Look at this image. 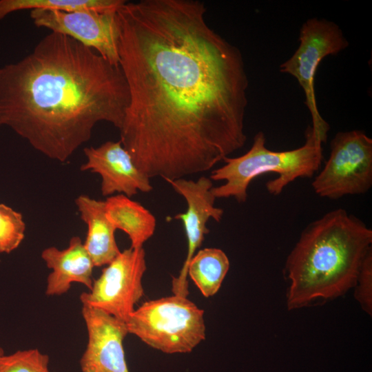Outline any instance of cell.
Wrapping results in <instances>:
<instances>
[{
  "instance_id": "obj_1",
  "label": "cell",
  "mask_w": 372,
  "mask_h": 372,
  "mask_svg": "<svg viewBox=\"0 0 372 372\" xmlns=\"http://www.w3.org/2000/svg\"><path fill=\"white\" fill-rule=\"evenodd\" d=\"M206 12L198 0L124 1L116 10L129 91L120 141L149 178L208 171L245 144L242 54Z\"/></svg>"
},
{
  "instance_id": "obj_2",
  "label": "cell",
  "mask_w": 372,
  "mask_h": 372,
  "mask_svg": "<svg viewBox=\"0 0 372 372\" xmlns=\"http://www.w3.org/2000/svg\"><path fill=\"white\" fill-rule=\"evenodd\" d=\"M129 91L118 65L51 32L20 60L0 68V126L61 163L102 121L121 127Z\"/></svg>"
},
{
  "instance_id": "obj_3",
  "label": "cell",
  "mask_w": 372,
  "mask_h": 372,
  "mask_svg": "<svg viewBox=\"0 0 372 372\" xmlns=\"http://www.w3.org/2000/svg\"><path fill=\"white\" fill-rule=\"evenodd\" d=\"M371 243L372 230L342 208L308 225L286 261L288 309L335 298L355 287Z\"/></svg>"
},
{
  "instance_id": "obj_4",
  "label": "cell",
  "mask_w": 372,
  "mask_h": 372,
  "mask_svg": "<svg viewBox=\"0 0 372 372\" xmlns=\"http://www.w3.org/2000/svg\"><path fill=\"white\" fill-rule=\"evenodd\" d=\"M306 141L301 147L287 151H272L266 146V137L258 132L250 149L242 156L223 159L225 165L211 172V180L225 183L211 188L216 198L232 197L245 203L251 182L267 173L278 176L266 183L267 192L278 196L285 187L298 178H311L319 169L322 161V143L313 134L311 126L305 133Z\"/></svg>"
},
{
  "instance_id": "obj_5",
  "label": "cell",
  "mask_w": 372,
  "mask_h": 372,
  "mask_svg": "<svg viewBox=\"0 0 372 372\" xmlns=\"http://www.w3.org/2000/svg\"><path fill=\"white\" fill-rule=\"evenodd\" d=\"M125 323L128 333L169 354L191 352L206 335L204 311L176 294L145 302Z\"/></svg>"
},
{
  "instance_id": "obj_6",
  "label": "cell",
  "mask_w": 372,
  "mask_h": 372,
  "mask_svg": "<svg viewBox=\"0 0 372 372\" xmlns=\"http://www.w3.org/2000/svg\"><path fill=\"white\" fill-rule=\"evenodd\" d=\"M299 41L293 54L280 65V71L295 77L302 88L305 104L311 116L313 134L324 143L330 127L318 109L315 76L322 60L346 49L349 42L336 23L316 17L307 19L302 25Z\"/></svg>"
},
{
  "instance_id": "obj_7",
  "label": "cell",
  "mask_w": 372,
  "mask_h": 372,
  "mask_svg": "<svg viewBox=\"0 0 372 372\" xmlns=\"http://www.w3.org/2000/svg\"><path fill=\"white\" fill-rule=\"evenodd\" d=\"M330 155L311 183L322 198L338 199L363 194L372 187V139L361 130L338 132Z\"/></svg>"
},
{
  "instance_id": "obj_8",
  "label": "cell",
  "mask_w": 372,
  "mask_h": 372,
  "mask_svg": "<svg viewBox=\"0 0 372 372\" xmlns=\"http://www.w3.org/2000/svg\"><path fill=\"white\" fill-rule=\"evenodd\" d=\"M146 269L143 247L121 251L93 281L89 291L81 294L82 304L99 309L126 322L144 294L143 277Z\"/></svg>"
},
{
  "instance_id": "obj_9",
  "label": "cell",
  "mask_w": 372,
  "mask_h": 372,
  "mask_svg": "<svg viewBox=\"0 0 372 372\" xmlns=\"http://www.w3.org/2000/svg\"><path fill=\"white\" fill-rule=\"evenodd\" d=\"M116 12V10H33L30 11V17L37 27L66 35L93 49L112 64L118 65Z\"/></svg>"
},
{
  "instance_id": "obj_10",
  "label": "cell",
  "mask_w": 372,
  "mask_h": 372,
  "mask_svg": "<svg viewBox=\"0 0 372 372\" xmlns=\"http://www.w3.org/2000/svg\"><path fill=\"white\" fill-rule=\"evenodd\" d=\"M167 182L185 198L187 205L185 212L174 218L183 223L187 240V254L178 276L172 280L174 294L187 297L188 265L209 233L207 223L210 218L220 221L223 210L214 205L216 198L211 193L213 183L209 178L201 176L196 181L183 178Z\"/></svg>"
},
{
  "instance_id": "obj_11",
  "label": "cell",
  "mask_w": 372,
  "mask_h": 372,
  "mask_svg": "<svg viewBox=\"0 0 372 372\" xmlns=\"http://www.w3.org/2000/svg\"><path fill=\"white\" fill-rule=\"evenodd\" d=\"M81 313L88 335L80 360L81 371L130 372L123 344L128 334L125 322L86 304Z\"/></svg>"
},
{
  "instance_id": "obj_12",
  "label": "cell",
  "mask_w": 372,
  "mask_h": 372,
  "mask_svg": "<svg viewBox=\"0 0 372 372\" xmlns=\"http://www.w3.org/2000/svg\"><path fill=\"white\" fill-rule=\"evenodd\" d=\"M83 152L87 161L81 170L90 171L101 176L103 196L108 197L118 192L130 198L138 192L147 193L152 190L149 178L136 165L120 140L85 147Z\"/></svg>"
},
{
  "instance_id": "obj_13",
  "label": "cell",
  "mask_w": 372,
  "mask_h": 372,
  "mask_svg": "<svg viewBox=\"0 0 372 372\" xmlns=\"http://www.w3.org/2000/svg\"><path fill=\"white\" fill-rule=\"evenodd\" d=\"M41 258L52 270L47 278V296L63 295L74 282L82 284L89 290L92 288L94 265L79 236L71 238L63 249L55 247L44 249Z\"/></svg>"
},
{
  "instance_id": "obj_14",
  "label": "cell",
  "mask_w": 372,
  "mask_h": 372,
  "mask_svg": "<svg viewBox=\"0 0 372 372\" xmlns=\"http://www.w3.org/2000/svg\"><path fill=\"white\" fill-rule=\"evenodd\" d=\"M75 204L81 219L87 226L83 245L94 267L108 265L121 251L115 238L116 229L105 214V201L80 195L75 199Z\"/></svg>"
},
{
  "instance_id": "obj_15",
  "label": "cell",
  "mask_w": 372,
  "mask_h": 372,
  "mask_svg": "<svg viewBox=\"0 0 372 372\" xmlns=\"http://www.w3.org/2000/svg\"><path fill=\"white\" fill-rule=\"evenodd\" d=\"M104 201L107 218L116 229L128 236L130 247H143L154 234L155 216L139 203L122 194L108 196Z\"/></svg>"
},
{
  "instance_id": "obj_16",
  "label": "cell",
  "mask_w": 372,
  "mask_h": 372,
  "mask_svg": "<svg viewBox=\"0 0 372 372\" xmlns=\"http://www.w3.org/2000/svg\"><path fill=\"white\" fill-rule=\"evenodd\" d=\"M226 254L218 248H204L196 253L187 267V275L206 298L219 290L229 269Z\"/></svg>"
},
{
  "instance_id": "obj_17",
  "label": "cell",
  "mask_w": 372,
  "mask_h": 372,
  "mask_svg": "<svg viewBox=\"0 0 372 372\" xmlns=\"http://www.w3.org/2000/svg\"><path fill=\"white\" fill-rule=\"evenodd\" d=\"M124 0H0V20L21 10H117Z\"/></svg>"
},
{
  "instance_id": "obj_18",
  "label": "cell",
  "mask_w": 372,
  "mask_h": 372,
  "mask_svg": "<svg viewBox=\"0 0 372 372\" xmlns=\"http://www.w3.org/2000/svg\"><path fill=\"white\" fill-rule=\"evenodd\" d=\"M25 224L22 214L0 203V254L15 250L25 237Z\"/></svg>"
},
{
  "instance_id": "obj_19",
  "label": "cell",
  "mask_w": 372,
  "mask_h": 372,
  "mask_svg": "<svg viewBox=\"0 0 372 372\" xmlns=\"http://www.w3.org/2000/svg\"><path fill=\"white\" fill-rule=\"evenodd\" d=\"M49 361L37 349L19 350L0 357V372H50Z\"/></svg>"
},
{
  "instance_id": "obj_20",
  "label": "cell",
  "mask_w": 372,
  "mask_h": 372,
  "mask_svg": "<svg viewBox=\"0 0 372 372\" xmlns=\"http://www.w3.org/2000/svg\"><path fill=\"white\" fill-rule=\"evenodd\" d=\"M355 287V298L369 314L372 312V251L366 255L361 265Z\"/></svg>"
},
{
  "instance_id": "obj_21",
  "label": "cell",
  "mask_w": 372,
  "mask_h": 372,
  "mask_svg": "<svg viewBox=\"0 0 372 372\" xmlns=\"http://www.w3.org/2000/svg\"><path fill=\"white\" fill-rule=\"evenodd\" d=\"M3 354H4V352H3V349H2V348L1 347V346H0V357H1Z\"/></svg>"
}]
</instances>
